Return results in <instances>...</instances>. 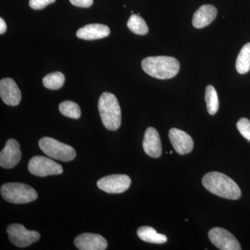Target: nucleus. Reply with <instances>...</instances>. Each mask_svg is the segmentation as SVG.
I'll use <instances>...</instances> for the list:
<instances>
[{"label": "nucleus", "mask_w": 250, "mask_h": 250, "mask_svg": "<svg viewBox=\"0 0 250 250\" xmlns=\"http://www.w3.org/2000/svg\"><path fill=\"white\" fill-rule=\"evenodd\" d=\"M202 182L207 190L217 196L234 200L241 197V189L236 182L220 172H210L206 174Z\"/></svg>", "instance_id": "1"}, {"label": "nucleus", "mask_w": 250, "mask_h": 250, "mask_svg": "<svg viewBox=\"0 0 250 250\" xmlns=\"http://www.w3.org/2000/svg\"><path fill=\"white\" fill-rule=\"evenodd\" d=\"M141 65L148 75L159 80H167L175 77L180 67L177 59L166 56L147 57L143 59Z\"/></svg>", "instance_id": "2"}, {"label": "nucleus", "mask_w": 250, "mask_h": 250, "mask_svg": "<svg viewBox=\"0 0 250 250\" xmlns=\"http://www.w3.org/2000/svg\"><path fill=\"white\" fill-rule=\"evenodd\" d=\"M98 109L102 122L106 129L116 131L121 125V109L118 99L113 94L105 92L98 102Z\"/></svg>", "instance_id": "3"}, {"label": "nucleus", "mask_w": 250, "mask_h": 250, "mask_svg": "<svg viewBox=\"0 0 250 250\" xmlns=\"http://www.w3.org/2000/svg\"><path fill=\"white\" fill-rule=\"evenodd\" d=\"M1 195L13 204H26L38 198L37 192L30 186L22 183H7L1 186Z\"/></svg>", "instance_id": "4"}, {"label": "nucleus", "mask_w": 250, "mask_h": 250, "mask_svg": "<svg viewBox=\"0 0 250 250\" xmlns=\"http://www.w3.org/2000/svg\"><path fill=\"white\" fill-rule=\"evenodd\" d=\"M39 145L41 150L52 159L67 162L76 157V152L73 147L52 138H42Z\"/></svg>", "instance_id": "5"}, {"label": "nucleus", "mask_w": 250, "mask_h": 250, "mask_svg": "<svg viewBox=\"0 0 250 250\" xmlns=\"http://www.w3.org/2000/svg\"><path fill=\"white\" fill-rule=\"evenodd\" d=\"M7 233L11 243L18 248H26L39 241L41 234L36 231L27 230L21 224H11L7 228Z\"/></svg>", "instance_id": "6"}, {"label": "nucleus", "mask_w": 250, "mask_h": 250, "mask_svg": "<svg viewBox=\"0 0 250 250\" xmlns=\"http://www.w3.org/2000/svg\"><path fill=\"white\" fill-rule=\"evenodd\" d=\"M28 169L30 173L42 177L60 174L63 171L60 164L42 156H36L31 158L28 165Z\"/></svg>", "instance_id": "7"}, {"label": "nucleus", "mask_w": 250, "mask_h": 250, "mask_svg": "<svg viewBox=\"0 0 250 250\" xmlns=\"http://www.w3.org/2000/svg\"><path fill=\"white\" fill-rule=\"evenodd\" d=\"M131 184V179L126 174H112L100 179L97 186L107 193L118 194L126 191Z\"/></svg>", "instance_id": "8"}, {"label": "nucleus", "mask_w": 250, "mask_h": 250, "mask_svg": "<svg viewBox=\"0 0 250 250\" xmlns=\"http://www.w3.org/2000/svg\"><path fill=\"white\" fill-rule=\"evenodd\" d=\"M208 238L216 248L221 250H241V247L236 237L228 230L221 228L211 229Z\"/></svg>", "instance_id": "9"}, {"label": "nucleus", "mask_w": 250, "mask_h": 250, "mask_svg": "<svg viewBox=\"0 0 250 250\" xmlns=\"http://www.w3.org/2000/svg\"><path fill=\"white\" fill-rule=\"evenodd\" d=\"M22 157L20 144L16 140L7 141L0 153V166L5 169H11L18 164Z\"/></svg>", "instance_id": "10"}, {"label": "nucleus", "mask_w": 250, "mask_h": 250, "mask_svg": "<svg viewBox=\"0 0 250 250\" xmlns=\"http://www.w3.org/2000/svg\"><path fill=\"white\" fill-rule=\"evenodd\" d=\"M0 95L1 100L9 106H17L22 99L21 90L14 80L4 78L0 81Z\"/></svg>", "instance_id": "11"}, {"label": "nucleus", "mask_w": 250, "mask_h": 250, "mask_svg": "<svg viewBox=\"0 0 250 250\" xmlns=\"http://www.w3.org/2000/svg\"><path fill=\"white\" fill-rule=\"evenodd\" d=\"M169 139L174 150L181 155L188 154L193 149V141L185 131L172 128L169 131Z\"/></svg>", "instance_id": "12"}, {"label": "nucleus", "mask_w": 250, "mask_h": 250, "mask_svg": "<svg viewBox=\"0 0 250 250\" xmlns=\"http://www.w3.org/2000/svg\"><path fill=\"white\" fill-rule=\"evenodd\" d=\"M74 243L80 250H104L108 246L107 241L103 236L90 233L77 236Z\"/></svg>", "instance_id": "13"}, {"label": "nucleus", "mask_w": 250, "mask_h": 250, "mask_svg": "<svg viewBox=\"0 0 250 250\" xmlns=\"http://www.w3.org/2000/svg\"><path fill=\"white\" fill-rule=\"evenodd\" d=\"M143 149L148 156L152 158L160 157L162 154L160 136L154 127H148L144 135Z\"/></svg>", "instance_id": "14"}, {"label": "nucleus", "mask_w": 250, "mask_h": 250, "mask_svg": "<svg viewBox=\"0 0 250 250\" xmlns=\"http://www.w3.org/2000/svg\"><path fill=\"white\" fill-rule=\"evenodd\" d=\"M109 34V27L102 24H87L84 27L80 28L77 32V37L86 41L103 39L107 37Z\"/></svg>", "instance_id": "15"}, {"label": "nucleus", "mask_w": 250, "mask_h": 250, "mask_svg": "<svg viewBox=\"0 0 250 250\" xmlns=\"http://www.w3.org/2000/svg\"><path fill=\"white\" fill-rule=\"evenodd\" d=\"M217 9L213 5L206 4L199 8L192 18V25L197 29L207 27L214 21Z\"/></svg>", "instance_id": "16"}, {"label": "nucleus", "mask_w": 250, "mask_h": 250, "mask_svg": "<svg viewBox=\"0 0 250 250\" xmlns=\"http://www.w3.org/2000/svg\"><path fill=\"white\" fill-rule=\"evenodd\" d=\"M137 234L142 241L147 243L164 244L167 241V237L165 235L157 233V231L151 227H141L137 230Z\"/></svg>", "instance_id": "17"}, {"label": "nucleus", "mask_w": 250, "mask_h": 250, "mask_svg": "<svg viewBox=\"0 0 250 250\" xmlns=\"http://www.w3.org/2000/svg\"><path fill=\"white\" fill-rule=\"evenodd\" d=\"M237 72L239 74H246L250 70V42L246 44L242 49L236 62Z\"/></svg>", "instance_id": "18"}, {"label": "nucleus", "mask_w": 250, "mask_h": 250, "mask_svg": "<svg viewBox=\"0 0 250 250\" xmlns=\"http://www.w3.org/2000/svg\"><path fill=\"white\" fill-rule=\"evenodd\" d=\"M205 100L208 113L213 116L218 111L219 101L218 94L213 85H208L206 88Z\"/></svg>", "instance_id": "19"}, {"label": "nucleus", "mask_w": 250, "mask_h": 250, "mask_svg": "<svg viewBox=\"0 0 250 250\" xmlns=\"http://www.w3.org/2000/svg\"><path fill=\"white\" fill-rule=\"evenodd\" d=\"M127 27L130 31L138 35H146L149 31V29L146 21L139 15L133 14L129 18L127 22Z\"/></svg>", "instance_id": "20"}, {"label": "nucleus", "mask_w": 250, "mask_h": 250, "mask_svg": "<svg viewBox=\"0 0 250 250\" xmlns=\"http://www.w3.org/2000/svg\"><path fill=\"white\" fill-rule=\"evenodd\" d=\"M44 86L50 90H58L65 83V76L61 72H55L46 75L42 80Z\"/></svg>", "instance_id": "21"}, {"label": "nucleus", "mask_w": 250, "mask_h": 250, "mask_svg": "<svg viewBox=\"0 0 250 250\" xmlns=\"http://www.w3.org/2000/svg\"><path fill=\"white\" fill-rule=\"evenodd\" d=\"M59 108L62 115L72 119H79L82 114L80 106L74 102H62L59 104Z\"/></svg>", "instance_id": "22"}, {"label": "nucleus", "mask_w": 250, "mask_h": 250, "mask_svg": "<svg viewBox=\"0 0 250 250\" xmlns=\"http://www.w3.org/2000/svg\"><path fill=\"white\" fill-rule=\"evenodd\" d=\"M236 126L242 136L250 142V121L247 118H241L237 123Z\"/></svg>", "instance_id": "23"}, {"label": "nucleus", "mask_w": 250, "mask_h": 250, "mask_svg": "<svg viewBox=\"0 0 250 250\" xmlns=\"http://www.w3.org/2000/svg\"><path fill=\"white\" fill-rule=\"evenodd\" d=\"M56 0H30L29 6L31 9L41 10L45 8L47 5L52 4Z\"/></svg>", "instance_id": "24"}, {"label": "nucleus", "mask_w": 250, "mask_h": 250, "mask_svg": "<svg viewBox=\"0 0 250 250\" xmlns=\"http://www.w3.org/2000/svg\"><path fill=\"white\" fill-rule=\"evenodd\" d=\"M74 6L82 8H88L93 4V0H70Z\"/></svg>", "instance_id": "25"}, {"label": "nucleus", "mask_w": 250, "mask_h": 250, "mask_svg": "<svg viewBox=\"0 0 250 250\" xmlns=\"http://www.w3.org/2000/svg\"><path fill=\"white\" fill-rule=\"evenodd\" d=\"M6 29H7V27H6V22H5L3 18H0V34H4L6 32Z\"/></svg>", "instance_id": "26"}, {"label": "nucleus", "mask_w": 250, "mask_h": 250, "mask_svg": "<svg viewBox=\"0 0 250 250\" xmlns=\"http://www.w3.org/2000/svg\"><path fill=\"white\" fill-rule=\"evenodd\" d=\"M172 152H172V151H170V154H172Z\"/></svg>", "instance_id": "27"}]
</instances>
